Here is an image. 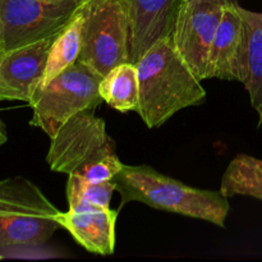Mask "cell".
<instances>
[{
  "mask_svg": "<svg viewBox=\"0 0 262 262\" xmlns=\"http://www.w3.org/2000/svg\"><path fill=\"white\" fill-rule=\"evenodd\" d=\"M140 100L136 112L150 129L174 114L204 104L206 91L171 42L170 36L156 41L136 63Z\"/></svg>",
  "mask_w": 262,
  "mask_h": 262,
  "instance_id": "6da1fadb",
  "label": "cell"
},
{
  "mask_svg": "<svg viewBox=\"0 0 262 262\" xmlns=\"http://www.w3.org/2000/svg\"><path fill=\"white\" fill-rule=\"evenodd\" d=\"M113 181L122 199L120 207L128 202H141L225 228L230 205L220 191L189 187L148 165H123Z\"/></svg>",
  "mask_w": 262,
  "mask_h": 262,
  "instance_id": "7a4b0ae2",
  "label": "cell"
},
{
  "mask_svg": "<svg viewBox=\"0 0 262 262\" xmlns=\"http://www.w3.org/2000/svg\"><path fill=\"white\" fill-rule=\"evenodd\" d=\"M50 140L46 161L55 173L95 183L113 181L124 165L104 119L96 117L95 110L74 115Z\"/></svg>",
  "mask_w": 262,
  "mask_h": 262,
  "instance_id": "3957f363",
  "label": "cell"
},
{
  "mask_svg": "<svg viewBox=\"0 0 262 262\" xmlns=\"http://www.w3.org/2000/svg\"><path fill=\"white\" fill-rule=\"evenodd\" d=\"M61 228L60 211L23 177L0 181V246L37 247Z\"/></svg>",
  "mask_w": 262,
  "mask_h": 262,
  "instance_id": "277c9868",
  "label": "cell"
},
{
  "mask_svg": "<svg viewBox=\"0 0 262 262\" xmlns=\"http://www.w3.org/2000/svg\"><path fill=\"white\" fill-rule=\"evenodd\" d=\"M102 77L77 60L49 83L38 86L31 99L30 124L54 137L71 118L83 110H95L102 101L99 84Z\"/></svg>",
  "mask_w": 262,
  "mask_h": 262,
  "instance_id": "5b68a950",
  "label": "cell"
},
{
  "mask_svg": "<svg viewBox=\"0 0 262 262\" xmlns=\"http://www.w3.org/2000/svg\"><path fill=\"white\" fill-rule=\"evenodd\" d=\"M78 60L104 77L118 64L129 61V20L123 0H83Z\"/></svg>",
  "mask_w": 262,
  "mask_h": 262,
  "instance_id": "8992f818",
  "label": "cell"
},
{
  "mask_svg": "<svg viewBox=\"0 0 262 262\" xmlns=\"http://www.w3.org/2000/svg\"><path fill=\"white\" fill-rule=\"evenodd\" d=\"M82 3L83 0H0L5 51L56 35Z\"/></svg>",
  "mask_w": 262,
  "mask_h": 262,
  "instance_id": "52a82bcc",
  "label": "cell"
},
{
  "mask_svg": "<svg viewBox=\"0 0 262 262\" xmlns=\"http://www.w3.org/2000/svg\"><path fill=\"white\" fill-rule=\"evenodd\" d=\"M224 7L219 0H182L177 12L171 42L200 81L206 79L210 50Z\"/></svg>",
  "mask_w": 262,
  "mask_h": 262,
  "instance_id": "ba28073f",
  "label": "cell"
},
{
  "mask_svg": "<svg viewBox=\"0 0 262 262\" xmlns=\"http://www.w3.org/2000/svg\"><path fill=\"white\" fill-rule=\"evenodd\" d=\"M56 35L4 51L0 56V101L17 100L30 104L42 81L49 50Z\"/></svg>",
  "mask_w": 262,
  "mask_h": 262,
  "instance_id": "9c48e42d",
  "label": "cell"
},
{
  "mask_svg": "<svg viewBox=\"0 0 262 262\" xmlns=\"http://www.w3.org/2000/svg\"><path fill=\"white\" fill-rule=\"evenodd\" d=\"M129 20V61L137 63L160 38L170 36L182 0H123Z\"/></svg>",
  "mask_w": 262,
  "mask_h": 262,
  "instance_id": "30bf717a",
  "label": "cell"
},
{
  "mask_svg": "<svg viewBox=\"0 0 262 262\" xmlns=\"http://www.w3.org/2000/svg\"><path fill=\"white\" fill-rule=\"evenodd\" d=\"M246 33L239 5L224 7L209 55L206 79L238 81L245 76Z\"/></svg>",
  "mask_w": 262,
  "mask_h": 262,
  "instance_id": "8fae6325",
  "label": "cell"
},
{
  "mask_svg": "<svg viewBox=\"0 0 262 262\" xmlns=\"http://www.w3.org/2000/svg\"><path fill=\"white\" fill-rule=\"evenodd\" d=\"M119 211L110 207L76 205L60 212L61 228L81 247L94 255L110 256L115 248V224Z\"/></svg>",
  "mask_w": 262,
  "mask_h": 262,
  "instance_id": "7c38bea8",
  "label": "cell"
},
{
  "mask_svg": "<svg viewBox=\"0 0 262 262\" xmlns=\"http://www.w3.org/2000/svg\"><path fill=\"white\" fill-rule=\"evenodd\" d=\"M246 33L245 84L250 101L258 115V125H262V13L247 10L239 5Z\"/></svg>",
  "mask_w": 262,
  "mask_h": 262,
  "instance_id": "4fadbf2b",
  "label": "cell"
},
{
  "mask_svg": "<svg viewBox=\"0 0 262 262\" xmlns=\"http://www.w3.org/2000/svg\"><path fill=\"white\" fill-rule=\"evenodd\" d=\"M99 92L102 101L120 113L136 112L140 100L137 67L132 61L118 64L101 78Z\"/></svg>",
  "mask_w": 262,
  "mask_h": 262,
  "instance_id": "5bb4252c",
  "label": "cell"
},
{
  "mask_svg": "<svg viewBox=\"0 0 262 262\" xmlns=\"http://www.w3.org/2000/svg\"><path fill=\"white\" fill-rule=\"evenodd\" d=\"M82 30L83 17L81 13L77 12L54 38L49 50L45 73L38 86L49 83L51 79L78 60L82 45Z\"/></svg>",
  "mask_w": 262,
  "mask_h": 262,
  "instance_id": "9a60e30c",
  "label": "cell"
},
{
  "mask_svg": "<svg viewBox=\"0 0 262 262\" xmlns=\"http://www.w3.org/2000/svg\"><path fill=\"white\" fill-rule=\"evenodd\" d=\"M225 197L248 196L262 201V160L238 154L225 169L220 184Z\"/></svg>",
  "mask_w": 262,
  "mask_h": 262,
  "instance_id": "2e32d148",
  "label": "cell"
},
{
  "mask_svg": "<svg viewBox=\"0 0 262 262\" xmlns=\"http://www.w3.org/2000/svg\"><path fill=\"white\" fill-rule=\"evenodd\" d=\"M117 191L114 181L84 182L77 177H68L67 182V200L68 207L76 205H90L107 209L110 207L113 193Z\"/></svg>",
  "mask_w": 262,
  "mask_h": 262,
  "instance_id": "e0dca14e",
  "label": "cell"
},
{
  "mask_svg": "<svg viewBox=\"0 0 262 262\" xmlns=\"http://www.w3.org/2000/svg\"><path fill=\"white\" fill-rule=\"evenodd\" d=\"M8 140V135H7V129H5V124L3 123V120L0 119V146L4 145Z\"/></svg>",
  "mask_w": 262,
  "mask_h": 262,
  "instance_id": "ac0fdd59",
  "label": "cell"
},
{
  "mask_svg": "<svg viewBox=\"0 0 262 262\" xmlns=\"http://www.w3.org/2000/svg\"><path fill=\"white\" fill-rule=\"evenodd\" d=\"M5 49H4V40H3V26H2V20H0V56L4 54Z\"/></svg>",
  "mask_w": 262,
  "mask_h": 262,
  "instance_id": "d6986e66",
  "label": "cell"
},
{
  "mask_svg": "<svg viewBox=\"0 0 262 262\" xmlns=\"http://www.w3.org/2000/svg\"><path fill=\"white\" fill-rule=\"evenodd\" d=\"M219 2L222 3L223 5H225V7H230V5H239L238 0H219Z\"/></svg>",
  "mask_w": 262,
  "mask_h": 262,
  "instance_id": "ffe728a7",
  "label": "cell"
},
{
  "mask_svg": "<svg viewBox=\"0 0 262 262\" xmlns=\"http://www.w3.org/2000/svg\"><path fill=\"white\" fill-rule=\"evenodd\" d=\"M0 258H2V257H0Z\"/></svg>",
  "mask_w": 262,
  "mask_h": 262,
  "instance_id": "44dd1931",
  "label": "cell"
}]
</instances>
